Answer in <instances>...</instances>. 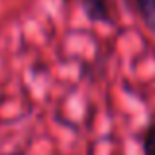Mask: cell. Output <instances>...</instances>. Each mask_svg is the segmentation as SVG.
Here are the masks:
<instances>
[{
    "label": "cell",
    "mask_w": 155,
    "mask_h": 155,
    "mask_svg": "<svg viewBox=\"0 0 155 155\" xmlns=\"http://www.w3.org/2000/svg\"><path fill=\"white\" fill-rule=\"evenodd\" d=\"M81 8L92 24H116V0H81Z\"/></svg>",
    "instance_id": "cell-1"
},
{
    "label": "cell",
    "mask_w": 155,
    "mask_h": 155,
    "mask_svg": "<svg viewBox=\"0 0 155 155\" xmlns=\"http://www.w3.org/2000/svg\"><path fill=\"white\" fill-rule=\"evenodd\" d=\"M141 147H143V155H155V116L149 120L147 128L143 132Z\"/></svg>",
    "instance_id": "cell-3"
},
{
    "label": "cell",
    "mask_w": 155,
    "mask_h": 155,
    "mask_svg": "<svg viewBox=\"0 0 155 155\" xmlns=\"http://www.w3.org/2000/svg\"><path fill=\"white\" fill-rule=\"evenodd\" d=\"M132 4L145 30L155 35V0H132Z\"/></svg>",
    "instance_id": "cell-2"
}]
</instances>
